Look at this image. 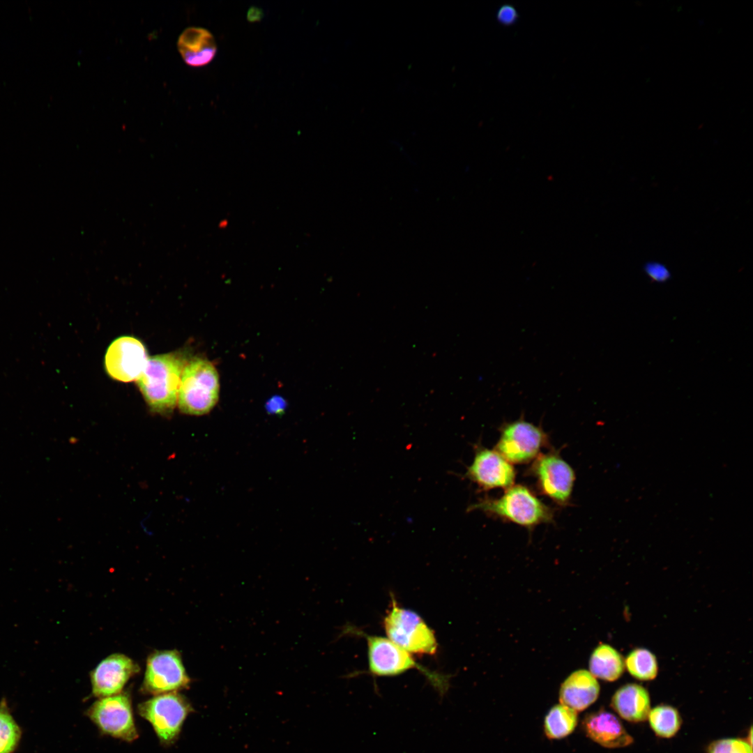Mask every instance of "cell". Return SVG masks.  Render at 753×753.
Masks as SVG:
<instances>
[{
  "mask_svg": "<svg viewBox=\"0 0 753 753\" xmlns=\"http://www.w3.org/2000/svg\"><path fill=\"white\" fill-rule=\"evenodd\" d=\"M185 360L176 353H165L148 359L137 380L146 402L153 412L168 415L178 400Z\"/></svg>",
  "mask_w": 753,
  "mask_h": 753,
  "instance_id": "1",
  "label": "cell"
},
{
  "mask_svg": "<svg viewBox=\"0 0 753 753\" xmlns=\"http://www.w3.org/2000/svg\"><path fill=\"white\" fill-rule=\"evenodd\" d=\"M476 510L527 528L551 522L554 517L552 510L522 485L511 486L499 498L481 499L468 508Z\"/></svg>",
  "mask_w": 753,
  "mask_h": 753,
  "instance_id": "2",
  "label": "cell"
},
{
  "mask_svg": "<svg viewBox=\"0 0 753 753\" xmlns=\"http://www.w3.org/2000/svg\"><path fill=\"white\" fill-rule=\"evenodd\" d=\"M366 639L369 672L374 676H395L416 669L422 673L431 685L443 697L450 687V676L430 671L419 664L411 654L388 638L360 632Z\"/></svg>",
  "mask_w": 753,
  "mask_h": 753,
  "instance_id": "3",
  "label": "cell"
},
{
  "mask_svg": "<svg viewBox=\"0 0 753 753\" xmlns=\"http://www.w3.org/2000/svg\"><path fill=\"white\" fill-rule=\"evenodd\" d=\"M219 378L214 365L202 358H195L184 366L178 395L179 410L192 416L208 413L219 396Z\"/></svg>",
  "mask_w": 753,
  "mask_h": 753,
  "instance_id": "4",
  "label": "cell"
},
{
  "mask_svg": "<svg viewBox=\"0 0 753 753\" xmlns=\"http://www.w3.org/2000/svg\"><path fill=\"white\" fill-rule=\"evenodd\" d=\"M383 625L388 638L411 655H432L437 651L434 630L417 613L400 607L393 596Z\"/></svg>",
  "mask_w": 753,
  "mask_h": 753,
  "instance_id": "5",
  "label": "cell"
},
{
  "mask_svg": "<svg viewBox=\"0 0 753 753\" xmlns=\"http://www.w3.org/2000/svg\"><path fill=\"white\" fill-rule=\"evenodd\" d=\"M193 711L189 701L177 692L155 695L137 706L138 714L151 724L165 745L177 740L185 719Z\"/></svg>",
  "mask_w": 753,
  "mask_h": 753,
  "instance_id": "6",
  "label": "cell"
},
{
  "mask_svg": "<svg viewBox=\"0 0 753 753\" xmlns=\"http://www.w3.org/2000/svg\"><path fill=\"white\" fill-rule=\"evenodd\" d=\"M499 431L500 437L494 450L510 464L529 462L548 443L547 434L542 427L526 421L523 417L503 423Z\"/></svg>",
  "mask_w": 753,
  "mask_h": 753,
  "instance_id": "7",
  "label": "cell"
},
{
  "mask_svg": "<svg viewBox=\"0 0 753 753\" xmlns=\"http://www.w3.org/2000/svg\"><path fill=\"white\" fill-rule=\"evenodd\" d=\"M86 713L105 735L126 742H132L139 736L128 692L99 698Z\"/></svg>",
  "mask_w": 753,
  "mask_h": 753,
  "instance_id": "8",
  "label": "cell"
},
{
  "mask_svg": "<svg viewBox=\"0 0 753 753\" xmlns=\"http://www.w3.org/2000/svg\"><path fill=\"white\" fill-rule=\"evenodd\" d=\"M190 678L176 650L155 651L146 660L142 691L158 695L189 687Z\"/></svg>",
  "mask_w": 753,
  "mask_h": 753,
  "instance_id": "9",
  "label": "cell"
},
{
  "mask_svg": "<svg viewBox=\"0 0 753 753\" xmlns=\"http://www.w3.org/2000/svg\"><path fill=\"white\" fill-rule=\"evenodd\" d=\"M531 473L535 478L541 493L556 503H568L575 480L572 468L556 452L540 453L532 464Z\"/></svg>",
  "mask_w": 753,
  "mask_h": 753,
  "instance_id": "10",
  "label": "cell"
},
{
  "mask_svg": "<svg viewBox=\"0 0 753 753\" xmlns=\"http://www.w3.org/2000/svg\"><path fill=\"white\" fill-rule=\"evenodd\" d=\"M144 344L137 338L122 336L108 347L105 365L108 374L117 381L130 382L137 380L148 361Z\"/></svg>",
  "mask_w": 753,
  "mask_h": 753,
  "instance_id": "11",
  "label": "cell"
},
{
  "mask_svg": "<svg viewBox=\"0 0 753 753\" xmlns=\"http://www.w3.org/2000/svg\"><path fill=\"white\" fill-rule=\"evenodd\" d=\"M464 476L486 491L510 487L514 484L516 472L512 464L496 450L478 444L475 446L473 461Z\"/></svg>",
  "mask_w": 753,
  "mask_h": 753,
  "instance_id": "12",
  "label": "cell"
},
{
  "mask_svg": "<svg viewBox=\"0 0 753 753\" xmlns=\"http://www.w3.org/2000/svg\"><path fill=\"white\" fill-rule=\"evenodd\" d=\"M139 670L138 664L126 655L114 653L107 656L91 672L93 694L102 698L121 693Z\"/></svg>",
  "mask_w": 753,
  "mask_h": 753,
  "instance_id": "13",
  "label": "cell"
},
{
  "mask_svg": "<svg viewBox=\"0 0 753 753\" xmlns=\"http://www.w3.org/2000/svg\"><path fill=\"white\" fill-rule=\"evenodd\" d=\"M581 727L587 737L606 748L625 747L634 742L621 720L604 709L585 715Z\"/></svg>",
  "mask_w": 753,
  "mask_h": 753,
  "instance_id": "14",
  "label": "cell"
},
{
  "mask_svg": "<svg viewBox=\"0 0 753 753\" xmlns=\"http://www.w3.org/2000/svg\"><path fill=\"white\" fill-rule=\"evenodd\" d=\"M600 685L590 671L580 669L572 673L562 683L559 701L575 711H582L598 698Z\"/></svg>",
  "mask_w": 753,
  "mask_h": 753,
  "instance_id": "15",
  "label": "cell"
},
{
  "mask_svg": "<svg viewBox=\"0 0 753 753\" xmlns=\"http://www.w3.org/2000/svg\"><path fill=\"white\" fill-rule=\"evenodd\" d=\"M610 705L625 720L641 722L648 717L651 710V699L645 687L637 683H628L615 692Z\"/></svg>",
  "mask_w": 753,
  "mask_h": 753,
  "instance_id": "16",
  "label": "cell"
},
{
  "mask_svg": "<svg viewBox=\"0 0 753 753\" xmlns=\"http://www.w3.org/2000/svg\"><path fill=\"white\" fill-rule=\"evenodd\" d=\"M178 47L184 61L190 66L208 64L214 58L217 46L213 36L203 28L186 29L179 36Z\"/></svg>",
  "mask_w": 753,
  "mask_h": 753,
  "instance_id": "17",
  "label": "cell"
},
{
  "mask_svg": "<svg viewBox=\"0 0 753 753\" xmlns=\"http://www.w3.org/2000/svg\"><path fill=\"white\" fill-rule=\"evenodd\" d=\"M590 673L605 681L613 682L624 672V659L615 648L601 644L593 651L589 660Z\"/></svg>",
  "mask_w": 753,
  "mask_h": 753,
  "instance_id": "18",
  "label": "cell"
},
{
  "mask_svg": "<svg viewBox=\"0 0 753 753\" xmlns=\"http://www.w3.org/2000/svg\"><path fill=\"white\" fill-rule=\"evenodd\" d=\"M577 723V711L561 703L553 706L546 715L544 732L549 739H561L571 734Z\"/></svg>",
  "mask_w": 753,
  "mask_h": 753,
  "instance_id": "19",
  "label": "cell"
},
{
  "mask_svg": "<svg viewBox=\"0 0 753 753\" xmlns=\"http://www.w3.org/2000/svg\"><path fill=\"white\" fill-rule=\"evenodd\" d=\"M647 719L655 735L662 738L674 737L678 732L682 724V719L678 710L666 704L658 705L651 708Z\"/></svg>",
  "mask_w": 753,
  "mask_h": 753,
  "instance_id": "20",
  "label": "cell"
},
{
  "mask_svg": "<svg viewBox=\"0 0 753 753\" xmlns=\"http://www.w3.org/2000/svg\"><path fill=\"white\" fill-rule=\"evenodd\" d=\"M625 667L632 676L639 680H651L657 675L655 656L645 648H636L626 657Z\"/></svg>",
  "mask_w": 753,
  "mask_h": 753,
  "instance_id": "21",
  "label": "cell"
},
{
  "mask_svg": "<svg viewBox=\"0 0 753 753\" xmlns=\"http://www.w3.org/2000/svg\"><path fill=\"white\" fill-rule=\"evenodd\" d=\"M20 738V730L5 708L0 707V753H10Z\"/></svg>",
  "mask_w": 753,
  "mask_h": 753,
  "instance_id": "22",
  "label": "cell"
},
{
  "mask_svg": "<svg viewBox=\"0 0 753 753\" xmlns=\"http://www.w3.org/2000/svg\"><path fill=\"white\" fill-rule=\"evenodd\" d=\"M706 753H752V745L742 738H721L713 741Z\"/></svg>",
  "mask_w": 753,
  "mask_h": 753,
  "instance_id": "23",
  "label": "cell"
},
{
  "mask_svg": "<svg viewBox=\"0 0 753 753\" xmlns=\"http://www.w3.org/2000/svg\"><path fill=\"white\" fill-rule=\"evenodd\" d=\"M518 17L517 10L510 4L501 6L496 12V20L504 26L514 24L517 21Z\"/></svg>",
  "mask_w": 753,
  "mask_h": 753,
  "instance_id": "24",
  "label": "cell"
},
{
  "mask_svg": "<svg viewBox=\"0 0 753 753\" xmlns=\"http://www.w3.org/2000/svg\"><path fill=\"white\" fill-rule=\"evenodd\" d=\"M645 271L653 280L664 282L670 277V273L665 266L657 262H650L646 264Z\"/></svg>",
  "mask_w": 753,
  "mask_h": 753,
  "instance_id": "25",
  "label": "cell"
},
{
  "mask_svg": "<svg viewBox=\"0 0 753 753\" xmlns=\"http://www.w3.org/2000/svg\"><path fill=\"white\" fill-rule=\"evenodd\" d=\"M263 17V11L261 9L251 6L247 13V20L250 22H259Z\"/></svg>",
  "mask_w": 753,
  "mask_h": 753,
  "instance_id": "26",
  "label": "cell"
}]
</instances>
